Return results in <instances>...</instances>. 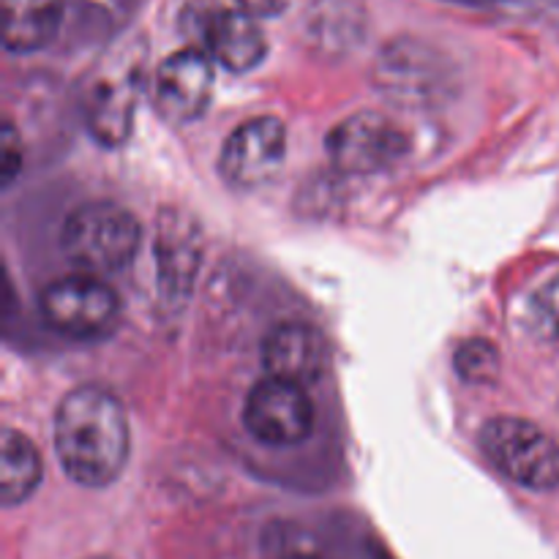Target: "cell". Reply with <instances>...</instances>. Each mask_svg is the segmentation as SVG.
<instances>
[{"mask_svg":"<svg viewBox=\"0 0 559 559\" xmlns=\"http://www.w3.org/2000/svg\"><path fill=\"white\" fill-rule=\"evenodd\" d=\"M213 60L202 49H180L153 74V104L173 126L202 118L213 98Z\"/></svg>","mask_w":559,"mask_h":559,"instance_id":"ba28073f","label":"cell"},{"mask_svg":"<svg viewBox=\"0 0 559 559\" xmlns=\"http://www.w3.org/2000/svg\"><path fill=\"white\" fill-rule=\"evenodd\" d=\"M66 260L80 271L115 273L134 262L142 246V227L131 211L115 202L80 205L60 233Z\"/></svg>","mask_w":559,"mask_h":559,"instance_id":"7a4b0ae2","label":"cell"},{"mask_svg":"<svg viewBox=\"0 0 559 559\" xmlns=\"http://www.w3.org/2000/svg\"><path fill=\"white\" fill-rule=\"evenodd\" d=\"M202 265V233L183 211L164 207L156 224V276L162 298L183 304Z\"/></svg>","mask_w":559,"mask_h":559,"instance_id":"9c48e42d","label":"cell"},{"mask_svg":"<svg viewBox=\"0 0 559 559\" xmlns=\"http://www.w3.org/2000/svg\"><path fill=\"white\" fill-rule=\"evenodd\" d=\"M136 91H140L136 71L96 82L87 102V129L93 140L102 142L104 147H118L129 140L134 129Z\"/></svg>","mask_w":559,"mask_h":559,"instance_id":"7c38bea8","label":"cell"},{"mask_svg":"<svg viewBox=\"0 0 559 559\" xmlns=\"http://www.w3.org/2000/svg\"><path fill=\"white\" fill-rule=\"evenodd\" d=\"M530 325L538 336L559 338V276L538 289L530 300Z\"/></svg>","mask_w":559,"mask_h":559,"instance_id":"2e32d148","label":"cell"},{"mask_svg":"<svg viewBox=\"0 0 559 559\" xmlns=\"http://www.w3.org/2000/svg\"><path fill=\"white\" fill-rule=\"evenodd\" d=\"M91 559H112V557H91Z\"/></svg>","mask_w":559,"mask_h":559,"instance_id":"ffe728a7","label":"cell"},{"mask_svg":"<svg viewBox=\"0 0 559 559\" xmlns=\"http://www.w3.org/2000/svg\"><path fill=\"white\" fill-rule=\"evenodd\" d=\"M44 467L38 448L22 431L5 429L0 437V502L22 506L41 486Z\"/></svg>","mask_w":559,"mask_h":559,"instance_id":"5bb4252c","label":"cell"},{"mask_svg":"<svg viewBox=\"0 0 559 559\" xmlns=\"http://www.w3.org/2000/svg\"><path fill=\"white\" fill-rule=\"evenodd\" d=\"M287 156V126L273 115L251 118L227 136L218 173L233 189L249 191L271 183Z\"/></svg>","mask_w":559,"mask_h":559,"instance_id":"52a82bcc","label":"cell"},{"mask_svg":"<svg viewBox=\"0 0 559 559\" xmlns=\"http://www.w3.org/2000/svg\"><path fill=\"white\" fill-rule=\"evenodd\" d=\"M287 3L289 0H238V9L257 16V20H271V16L282 14L287 9Z\"/></svg>","mask_w":559,"mask_h":559,"instance_id":"ac0fdd59","label":"cell"},{"mask_svg":"<svg viewBox=\"0 0 559 559\" xmlns=\"http://www.w3.org/2000/svg\"><path fill=\"white\" fill-rule=\"evenodd\" d=\"M243 426L262 445H300L314 429V404L306 388L265 377L246 396Z\"/></svg>","mask_w":559,"mask_h":559,"instance_id":"5b68a950","label":"cell"},{"mask_svg":"<svg viewBox=\"0 0 559 559\" xmlns=\"http://www.w3.org/2000/svg\"><path fill=\"white\" fill-rule=\"evenodd\" d=\"M480 445L513 484L533 491L559 486V442L533 420L491 418L480 431Z\"/></svg>","mask_w":559,"mask_h":559,"instance_id":"277c9868","label":"cell"},{"mask_svg":"<svg viewBox=\"0 0 559 559\" xmlns=\"http://www.w3.org/2000/svg\"><path fill=\"white\" fill-rule=\"evenodd\" d=\"M63 22V0H3V44L9 52H36L52 44Z\"/></svg>","mask_w":559,"mask_h":559,"instance_id":"4fadbf2b","label":"cell"},{"mask_svg":"<svg viewBox=\"0 0 559 559\" xmlns=\"http://www.w3.org/2000/svg\"><path fill=\"white\" fill-rule=\"evenodd\" d=\"M328 344L317 328L306 322H282L262 342V366L267 377L311 388L328 371Z\"/></svg>","mask_w":559,"mask_h":559,"instance_id":"30bf717a","label":"cell"},{"mask_svg":"<svg viewBox=\"0 0 559 559\" xmlns=\"http://www.w3.org/2000/svg\"><path fill=\"white\" fill-rule=\"evenodd\" d=\"M333 167L347 175H371L393 167L409 151V140L388 115L355 112L325 140Z\"/></svg>","mask_w":559,"mask_h":559,"instance_id":"8992f818","label":"cell"},{"mask_svg":"<svg viewBox=\"0 0 559 559\" xmlns=\"http://www.w3.org/2000/svg\"><path fill=\"white\" fill-rule=\"evenodd\" d=\"M293 559H320V557H293Z\"/></svg>","mask_w":559,"mask_h":559,"instance_id":"d6986e66","label":"cell"},{"mask_svg":"<svg viewBox=\"0 0 559 559\" xmlns=\"http://www.w3.org/2000/svg\"><path fill=\"white\" fill-rule=\"evenodd\" d=\"M41 320L55 333L76 342L109 336L120 322V298L107 282L93 273L49 282L38 295Z\"/></svg>","mask_w":559,"mask_h":559,"instance_id":"3957f363","label":"cell"},{"mask_svg":"<svg viewBox=\"0 0 559 559\" xmlns=\"http://www.w3.org/2000/svg\"><path fill=\"white\" fill-rule=\"evenodd\" d=\"M200 36L207 52L233 74L254 71L267 55V38L260 20L243 9H218L200 20Z\"/></svg>","mask_w":559,"mask_h":559,"instance_id":"8fae6325","label":"cell"},{"mask_svg":"<svg viewBox=\"0 0 559 559\" xmlns=\"http://www.w3.org/2000/svg\"><path fill=\"white\" fill-rule=\"evenodd\" d=\"M0 169H3V186L9 189L14 183L16 173L22 167V147H20V136H16V129L11 120H5L3 126V140H0Z\"/></svg>","mask_w":559,"mask_h":559,"instance_id":"e0dca14e","label":"cell"},{"mask_svg":"<svg viewBox=\"0 0 559 559\" xmlns=\"http://www.w3.org/2000/svg\"><path fill=\"white\" fill-rule=\"evenodd\" d=\"M453 366H456V374L464 382L495 385L500 380L502 358L495 344L486 342V338H467L464 344H459L456 355H453Z\"/></svg>","mask_w":559,"mask_h":559,"instance_id":"9a60e30c","label":"cell"},{"mask_svg":"<svg viewBox=\"0 0 559 559\" xmlns=\"http://www.w3.org/2000/svg\"><path fill=\"white\" fill-rule=\"evenodd\" d=\"M55 453L74 484L104 489L129 464L131 429L126 409L104 388L66 393L55 413Z\"/></svg>","mask_w":559,"mask_h":559,"instance_id":"6da1fadb","label":"cell"}]
</instances>
